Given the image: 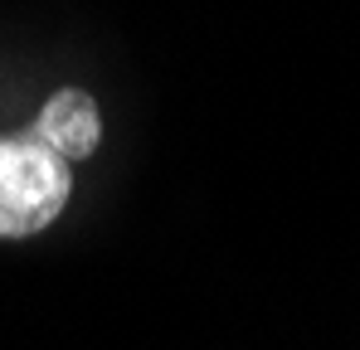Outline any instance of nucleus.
Here are the masks:
<instances>
[{"label": "nucleus", "mask_w": 360, "mask_h": 350, "mask_svg": "<svg viewBox=\"0 0 360 350\" xmlns=\"http://www.w3.org/2000/svg\"><path fill=\"white\" fill-rule=\"evenodd\" d=\"M73 171L34 131L0 141V238H30L49 229L68 205Z\"/></svg>", "instance_id": "obj_1"}, {"label": "nucleus", "mask_w": 360, "mask_h": 350, "mask_svg": "<svg viewBox=\"0 0 360 350\" xmlns=\"http://www.w3.org/2000/svg\"><path fill=\"white\" fill-rule=\"evenodd\" d=\"M30 131H34L49 151H59L63 161H78V156H93V146H98V136H103V117H98V108H93L88 93L63 88V93H54V98L44 103V112L34 117Z\"/></svg>", "instance_id": "obj_2"}]
</instances>
